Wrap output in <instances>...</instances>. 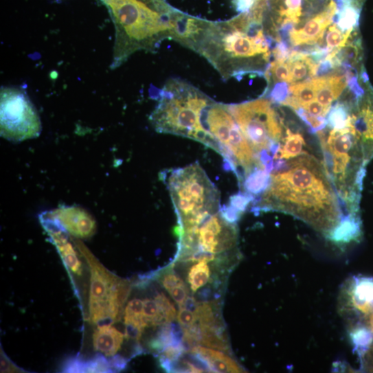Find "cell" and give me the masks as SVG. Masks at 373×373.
Returning a JSON list of instances; mask_svg holds the SVG:
<instances>
[{"mask_svg":"<svg viewBox=\"0 0 373 373\" xmlns=\"http://www.w3.org/2000/svg\"><path fill=\"white\" fill-rule=\"evenodd\" d=\"M339 199L323 162L305 152L273 162L269 183L254 209L293 216L332 241L346 221L359 218L344 215Z\"/></svg>","mask_w":373,"mask_h":373,"instance_id":"cell-1","label":"cell"},{"mask_svg":"<svg viewBox=\"0 0 373 373\" xmlns=\"http://www.w3.org/2000/svg\"><path fill=\"white\" fill-rule=\"evenodd\" d=\"M197 53L224 80L247 74L264 75L258 66L271 61L273 40L263 23L249 12L225 21H210L183 13L172 39Z\"/></svg>","mask_w":373,"mask_h":373,"instance_id":"cell-2","label":"cell"},{"mask_svg":"<svg viewBox=\"0 0 373 373\" xmlns=\"http://www.w3.org/2000/svg\"><path fill=\"white\" fill-rule=\"evenodd\" d=\"M115 28L111 68L120 67L135 53L152 52L172 40L181 12L166 0H100Z\"/></svg>","mask_w":373,"mask_h":373,"instance_id":"cell-3","label":"cell"},{"mask_svg":"<svg viewBox=\"0 0 373 373\" xmlns=\"http://www.w3.org/2000/svg\"><path fill=\"white\" fill-rule=\"evenodd\" d=\"M212 101L190 83L171 78L160 91L150 120L157 133L192 139L217 152V145L205 128V111Z\"/></svg>","mask_w":373,"mask_h":373,"instance_id":"cell-4","label":"cell"},{"mask_svg":"<svg viewBox=\"0 0 373 373\" xmlns=\"http://www.w3.org/2000/svg\"><path fill=\"white\" fill-rule=\"evenodd\" d=\"M317 133L323 152L324 166L339 198L349 214L359 216L367 163L352 124L342 129L329 128L327 132L323 129Z\"/></svg>","mask_w":373,"mask_h":373,"instance_id":"cell-5","label":"cell"},{"mask_svg":"<svg viewBox=\"0 0 373 373\" xmlns=\"http://www.w3.org/2000/svg\"><path fill=\"white\" fill-rule=\"evenodd\" d=\"M160 177L169 190L177 215L176 231L199 226L221 210L220 193L198 162L165 170Z\"/></svg>","mask_w":373,"mask_h":373,"instance_id":"cell-6","label":"cell"},{"mask_svg":"<svg viewBox=\"0 0 373 373\" xmlns=\"http://www.w3.org/2000/svg\"><path fill=\"white\" fill-rule=\"evenodd\" d=\"M205 127L216 142L225 168L235 174L240 186L247 177L259 169L260 163L227 104L212 100L205 114Z\"/></svg>","mask_w":373,"mask_h":373,"instance_id":"cell-7","label":"cell"},{"mask_svg":"<svg viewBox=\"0 0 373 373\" xmlns=\"http://www.w3.org/2000/svg\"><path fill=\"white\" fill-rule=\"evenodd\" d=\"M73 240L91 274L89 321L96 326L120 321L131 293L132 282L106 269L78 238Z\"/></svg>","mask_w":373,"mask_h":373,"instance_id":"cell-8","label":"cell"},{"mask_svg":"<svg viewBox=\"0 0 373 373\" xmlns=\"http://www.w3.org/2000/svg\"><path fill=\"white\" fill-rule=\"evenodd\" d=\"M259 163L273 160L284 139V124L267 98L227 104Z\"/></svg>","mask_w":373,"mask_h":373,"instance_id":"cell-9","label":"cell"},{"mask_svg":"<svg viewBox=\"0 0 373 373\" xmlns=\"http://www.w3.org/2000/svg\"><path fill=\"white\" fill-rule=\"evenodd\" d=\"M177 258L181 259L196 251L214 255L238 252V229L227 221L221 211L210 216L199 226L180 231Z\"/></svg>","mask_w":373,"mask_h":373,"instance_id":"cell-10","label":"cell"},{"mask_svg":"<svg viewBox=\"0 0 373 373\" xmlns=\"http://www.w3.org/2000/svg\"><path fill=\"white\" fill-rule=\"evenodd\" d=\"M40 116L27 93L17 87H3L0 92V133L4 139L22 142L38 137Z\"/></svg>","mask_w":373,"mask_h":373,"instance_id":"cell-11","label":"cell"},{"mask_svg":"<svg viewBox=\"0 0 373 373\" xmlns=\"http://www.w3.org/2000/svg\"><path fill=\"white\" fill-rule=\"evenodd\" d=\"M46 218L47 221L76 238H88L96 232L97 225L95 219L86 210L80 207L60 208L49 212Z\"/></svg>","mask_w":373,"mask_h":373,"instance_id":"cell-12","label":"cell"},{"mask_svg":"<svg viewBox=\"0 0 373 373\" xmlns=\"http://www.w3.org/2000/svg\"><path fill=\"white\" fill-rule=\"evenodd\" d=\"M352 108L351 124L368 163L373 158V95L365 98L364 95Z\"/></svg>","mask_w":373,"mask_h":373,"instance_id":"cell-13","label":"cell"},{"mask_svg":"<svg viewBox=\"0 0 373 373\" xmlns=\"http://www.w3.org/2000/svg\"><path fill=\"white\" fill-rule=\"evenodd\" d=\"M339 12L335 0H330L326 10L310 20L302 29H293L290 32L291 45L294 47L302 45H315L321 42L326 28L333 23V18Z\"/></svg>","mask_w":373,"mask_h":373,"instance_id":"cell-14","label":"cell"},{"mask_svg":"<svg viewBox=\"0 0 373 373\" xmlns=\"http://www.w3.org/2000/svg\"><path fill=\"white\" fill-rule=\"evenodd\" d=\"M112 325L97 326L93 334L94 350L106 357H112L117 354L126 337Z\"/></svg>","mask_w":373,"mask_h":373,"instance_id":"cell-15","label":"cell"},{"mask_svg":"<svg viewBox=\"0 0 373 373\" xmlns=\"http://www.w3.org/2000/svg\"><path fill=\"white\" fill-rule=\"evenodd\" d=\"M123 318L126 338L140 341L144 332L148 327L144 316V301L136 298L129 302L124 308Z\"/></svg>","mask_w":373,"mask_h":373,"instance_id":"cell-16","label":"cell"},{"mask_svg":"<svg viewBox=\"0 0 373 373\" xmlns=\"http://www.w3.org/2000/svg\"><path fill=\"white\" fill-rule=\"evenodd\" d=\"M316 84V101L324 106L332 108V104L341 95L348 86L345 75H333L315 78Z\"/></svg>","mask_w":373,"mask_h":373,"instance_id":"cell-17","label":"cell"},{"mask_svg":"<svg viewBox=\"0 0 373 373\" xmlns=\"http://www.w3.org/2000/svg\"><path fill=\"white\" fill-rule=\"evenodd\" d=\"M198 355L211 368L212 372H244L243 368L228 354L200 345L189 352Z\"/></svg>","mask_w":373,"mask_h":373,"instance_id":"cell-18","label":"cell"},{"mask_svg":"<svg viewBox=\"0 0 373 373\" xmlns=\"http://www.w3.org/2000/svg\"><path fill=\"white\" fill-rule=\"evenodd\" d=\"M287 60L291 68L292 84L308 80L317 74L318 63L309 54L295 50L291 52Z\"/></svg>","mask_w":373,"mask_h":373,"instance_id":"cell-19","label":"cell"},{"mask_svg":"<svg viewBox=\"0 0 373 373\" xmlns=\"http://www.w3.org/2000/svg\"><path fill=\"white\" fill-rule=\"evenodd\" d=\"M103 354H99L89 361L79 358L69 359L64 365L65 372H112L113 368L111 361Z\"/></svg>","mask_w":373,"mask_h":373,"instance_id":"cell-20","label":"cell"},{"mask_svg":"<svg viewBox=\"0 0 373 373\" xmlns=\"http://www.w3.org/2000/svg\"><path fill=\"white\" fill-rule=\"evenodd\" d=\"M306 142L300 133H294L290 129H286L280 147L273 155V161L290 160L304 153Z\"/></svg>","mask_w":373,"mask_h":373,"instance_id":"cell-21","label":"cell"},{"mask_svg":"<svg viewBox=\"0 0 373 373\" xmlns=\"http://www.w3.org/2000/svg\"><path fill=\"white\" fill-rule=\"evenodd\" d=\"M363 5L352 4L344 7L333 18V23L343 32L358 30Z\"/></svg>","mask_w":373,"mask_h":373,"instance_id":"cell-22","label":"cell"},{"mask_svg":"<svg viewBox=\"0 0 373 373\" xmlns=\"http://www.w3.org/2000/svg\"><path fill=\"white\" fill-rule=\"evenodd\" d=\"M202 337L201 344L210 348L219 350L223 352H230V346L226 335L225 328L213 329L202 328Z\"/></svg>","mask_w":373,"mask_h":373,"instance_id":"cell-23","label":"cell"},{"mask_svg":"<svg viewBox=\"0 0 373 373\" xmlns=\"http://www.w3.org/2000/svg\"><path fill=\"white\" fill-rule=\"evenodd\" d=\"M326 126L332 129H342L351 124L350 109L348 104L338 102L332 106L328 118Z\"/></svg>","mask_w":373,"mask_h":373,"instance_id":"cell-24","label":"cell"},{"mask_svg":"<svg viewBox=\"0 0 373 373\" xmlns=\"http://www.w3.org/2000/svg\"><path fill=\"white\" fill-rule=\"evenodd\" d=\"M211 271L207 262H199L193 266L189 273L188 280L190 289L195 293L201 288L205 286L210 281Z\"/></svg>","mask_w":373,"mask_h":373,"instance_id":"cell-25","label":"cell"},{"mask_svg":"<svg viewBox=\"0 0 373 373\" xmlns=\"http://www.w3.org/2000/svg\"><path fill=\"white\" fill-rule=\"evenodd\" d=\"M144 316L148 327L167 324L155 299L144 300Z\"/></svg>","mask_w":373,"mask_h":373,"instance_id":"cell-26","label":"cell"},{"mask_svg":"<svg viewBox=\"0 0 373 373\" xmlns=\"http://www.w3.org/2000/svg\"><path fill=\"white\" fill-rule=\"evenodd\" d=\"M354 32L342 33L337 25L333 24L330 26L326 36L327 48L331 49H341L347 45L348 39L352 36Z\"/></svg>","mask_w":373,"mask_h":373,"instance_id":"cell-27","label":"cell"},{"mask_svg":"<svg viewBox=\"0 0 373 373\" xmlns=\"http://www.w3.org/2000/svg\"><path fill=\"white\" fill-rule=\"evenodd\" d=\"M155 278L168 292L178 286L185 284L171 269L159 273L155 275Z\"/></svg>","mask_w":373,"mask_h":373,"instance_id":"cell-28","label":"cell"},{"mask_svg":"<svg viewBox=\"0 0 373 373\" xmlns=\"http://www.w3.org/2000/svg\"><path fill=\"white\" fill-rule=\"evenodd\" d=\"M155 299L159 304L161 313L167 324L172 322L177 317V310L174 304L163 294L159 293Z\"/></svg>","mask_w":373,"mask_h":373,"instance_id":"cell-29","label":"cell"},{"mask_svg":"<svg viewBox=\"0 0 373 373\" xmlns=\"http://www.w3.org/2000/svg\"><path fill=\"white\" fill-rule=\"evenodd\" d=\"M295 111L313 132L317 133L326 127L327 121L324 117L313 115L303 109H297Z\"/></svg>","mask_w":373,"mask_h":373,"instance_id":"cell-30","label":"cell"},{"mask_svg":"<svg viewBox=\"0 0 373 373\" xmlns=\"http://www.w3.org/2000/svg\"><path fill=\"white\" fill-rule=\"evenodd\" d=\"M289 95V89L286 82H278L271 92V101L282 104Z\"/></svg>","mask_w":373,"mask_h":373,"instance_id":"cell-31","label":"cell"},{"mask_svg":"<svg viewBox=\"0 0 373 373\" xmlns=\"http://www.w3.org/2000/svg\"><path fill=\"white\" fill-rule=\"evenodd\" d=\"M177 320L183 328H188L195 324L198 319L195 313L183 307H180Z\"/></svg>","mask_w":373,"mask_h":373,"instance_id":"cell-32","label":"cell"},{"mask_svg":"<svg viewBox=\"0 0 373 373\" xmlns=\"http://www.w3.org/2000/svg\"><path fill=\"white\" fill-rule=\"evenodd\" d=\"M172 298L181 307L189 296V290L186 284L178 286L168 292Z\"/></svg>","mask_w":373,"mask_h":373,"instance_id":"cell-33","label":"cell"},{"mask_svg":"<svg viewBox=\"0 0 373 373\" xmlns=\"http://www.w3.org/2000/svg\"><path fill=\"white\" fill-rule=\"evenodd\" d=\"M256 0H234L236 10L240 13L250 11L255 5Z\"/></svg>","mask_w":373,"mask_h":373,"instance_id":"cell-34","label":"cell"},{"mask_svg":"<svg viewBox=\"0 0 373 373\" xmlns=\"http://www.w3.org/2000/svg\"><path fill=\"white\" fill-rule=\"evenodd\" d=\"M1 372H20L21 371L19 368L16 366L13 363L6 358L5 355L1 354Z\"/></svg>","mask_w":373,"mask_h":373,"instance_id":"cell-35","label":"cell"},{"mask_svg":"<svg viewBox=\"0 0 373 373\" xmlns=\"http://www.w3.org/2000/svg\"><path fill=\"white\" fill-rule=\"evenodd\" d=\"M199 306V302L193 296H188L185 299V302L181 307H183L187 310L196 313Z\"/></svg>","mask_w":373,"mask_h":373,"instance_id":"cell-36","label":"cell"},{"mask_svg":"<svg viewBox=\"0 0 373 373\" xmlns=\"http://www.w3.org/2000/svg\"><path fill=\"white\" fill-rule=\"evenodd\" d=\"M372 350V351H373V350H372V349H371V350ZM363 358L364 359H373V357H371V356H370V355H369V356L365 355V356L363 357ZM371 365V368H370V370H372V372H373V361L371 363V365Z\"/></svg>","mask_w":373,"mask_h":373,"instance_id":"cell-37","label":"cell"}]
</instances>
